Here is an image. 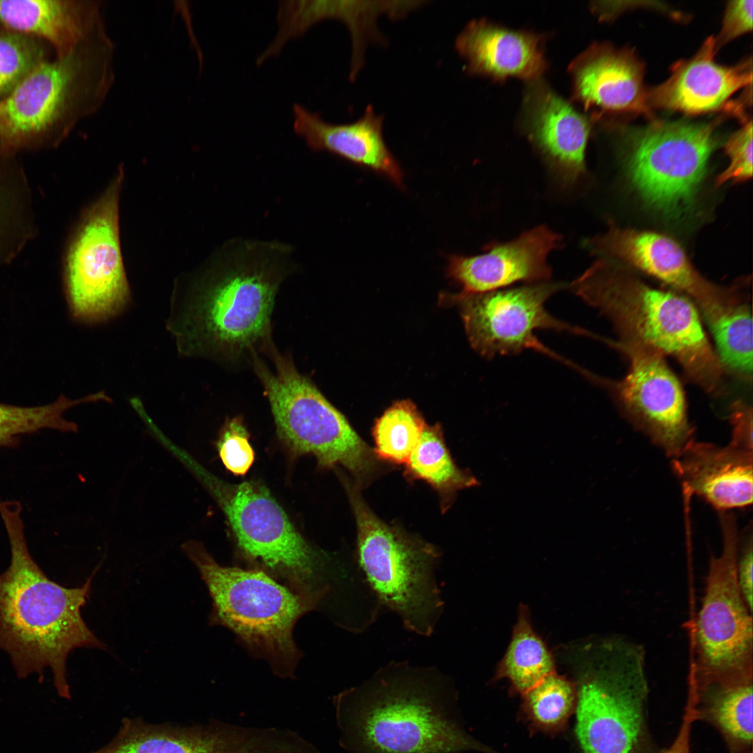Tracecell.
Instances as JSON below:
<instances>
[{
	"label": "cell",
	"instance_id": "cell-13",
	"mask_svg": "<svg viewBox=\"0 0 753 753\" xmlns=\"http://www.w3.org/2000/svg\"><path fill=\"white\" fill-rule=\"evenodd\" d=\"M714 123L655 122L637 132L628 160L642 199L668 216L692 205L715 148Z\"/></svg>",
	"mask_w": 753,
	"mask_h": 753
},
{
	"label": "cell",
	"instance_id": "cell-11",
	"mask_svg": "<svg viewBox=\"0 0 753 753\" xmlns=\"http://www.w3.org/2000/svg\"><path fill=\"white\" fill-rule=\"evenodd\" d=\"M123 172L82 214L68 243L63 268L71 317L94 326L124 312L131 301L121 250L119 198Z\"/></svg>",
	"mask_w": 753,
	"mask_h": 753
},
{
	"label": "cell",
	"instance_id": "cell-15",
	"mask_svg": "<svg viewBox=\"0 0 753 753\" xmlns=\"http://www.w3.org/2000/svg\"><path fill=\"white\" fill-rule=\"evenodd\" d=\"M565 284L544 282L485 293L458 296L465 328L472 347L492 358L526 349L548 351L536 339L537 330L586 334L583 329L550 314L545 302Z\"/></svg>",
	"mask_w": 753,
	"mask_h": 753
},
{
	"label": "cell",
	"instance_id": "cell-38",
	"mask_svg": "<svg viewBox=\"0 0 753 753\" xmlns=\"http://www.w3.org/2000/svg\"><path fill=\"white\" fill-rule=\"evenodd\" d=\"M738 542V556L736 561L737 580L742 595L752 611L753 602V545L752 531L750 528L745 530L743 539Z\"/></svg>",
	"mask_w": 753,
	"mask_h": 753
},
{
	"label": "cell",
	"instance_id": "cell-27",
	"mask_svg": "<svg viewBox=\"0 0 753 753\" xmlns=\"http://www.w3.org/2000/svg\"><path fill=\"white\" fill-rule=\"evenodd\" d=\"M34 230L26 176L12 157L0 153V265L17 257Z\"/></svg>",
	"mask_w": 753,
	"mask_h": 753
},
{
	"label": "cell",
	"instance_id": "cell-8",
	"mask_svg": "<svg viewBox=\"0 0 753 753\" xmlns=\"http://www.w3.org/2000/svg\"><path fill=\"white\" fill-rule=\"evenodd\" d=\"M271 370L259 355L251 365L264 388L280 439L296 454L312 455L325 468L342 465L360 486L378 469L374 450L352 428L311 379L301 374L290 357L275 345L266 354Z\"/></svg>",
	"mask_w": 753,
	"mask_h": 753
},
{
	"label": "cell",
	"instance_id": "cell-23",
	"mask_svg": "<svg viewBox=\"0 0 753 753\" xmlns=\"http://www.w3.org/2000/svg\"><path fill=\"white\" fill-rule=\"evenodd\" d=\"M752 451L692 441L673 460L685 491L724 511L752 502Z\"/></svg>",
	"mask_w": 753,
	"mask_h": 753
},
{
	"label": "cell",
	"instance_id": "cell-19",
	"mask_svg": "<svg viewBox=\"0 0 753 753\" xmlns=\"http://www.w3.org/2000/svg\"><path fill=\"white\" fill-rule=\"evenodd\" d=\"M573 99L585 109L649 115L644 68L630 50L590 45L570 64Z\"/></svg>",
	"mask_w": 753,
	"mask_h": 753
},
{
	"label": "cell",
	"instance_id": "cell-29",
	"mask_svg": "<svg viewBox=\"0 0 753 753\" xmlns=\"http://www.w3.org/2000/svg\"><path fill=\"white\" fill-rule=\"evenodd\" d=\"M554 671L552 653L534 631L527 608L520 607L510 642L497 667L496 677L508 679L515 691L524 694Z\"/></svg>",
	"mask_w": 753,
	"mask_h": 753
},
{
	"label": "cell",
	"instance_id": "cell-14",
	"mask_svg": "<svg viewBox=\"0 0 753 753\" xmlns=\"http://www.w3.org/2000/svg\"><path fill=\"white\" fill-rule=\"evenodd\" d=\"M607 342L625 355L630 367L620 381H600L637 426L669 456L677 457L693 441L678 379L660 352L625 339Z\"/></svg>",
	"mask_w": 753,
	"mask_h": 753
},
{
	"label": "cell",
	"instance_id": "cell-36",
	"mask_svg": "<svg viewBox=\"0 0 753 753\" xmlns=\"http://www.w3.org/2000/svg\"><path fill=\"white\" fill-rule=\"evenodd\" d=\"M729 165L716 179L720 185L729 181H743L752 176V123L750 120L733 134L725 144Z\"/></svg>",
	"mask_w": 753,
	"mask_h": 753
},
{
	"label": "cell",
	"instance_id": "cell-16",
	"mask_svg": "<svg viewBox=\"0 0 753 753\" xmlns=\"http://www.w3.org/2000/svg\"><path fill=\"white\" fill-rule=\"evenodd\" d=\"M584 245L593 253L625 262L684 292L697 302L705 317L740 298L735 289L703 278L680 245L665 235L612 225Z\"/></svg>",
	"mask_w": 753,
	"mask_h": 753
},
{
	"label": "cell",
	"instance_id": "cell-40",
	"mask_svg": "<svg viewBox=\"0 0 753 753\" xmlns=\"http://www.w3.org/2000/svg\"><path fill=\"white\" fill-rule=\"evenodd\" d=\"M697 720V695L693 690H688L687 702L678 733L671 745L661 753H690L692 728Z\"/></svg>",
	"mask_w": 753,
	"mask_h": 753
},
{
	"label": "cell",
	"instance_id": "cell-31",
	"mask_svg": "<svg viewBox=\"0 0 753 753\" xmlns=\"http://www.w3.org/2000/svg\"><path fill=\"white\" fill-rule=\"evenodd\" d=\"M708 324L722 367L751 382L752 316L750 306L742 299L725 307Z\"/></svg>",
	"mask_w": 753,
	"mask_h": 753
},
{
	"label": "cell",
	"instance_id": "cell-30",
	"mask_svg": "<svg viewBox=\"0 0 753 753\" xmlns=\"http://www.w3.org/2000/svg\"><path fill=\"white\" fill-rule=\"evenodd\" d=\"M97 392L79 399L71 400L62 395L52 403L37 406H20L0 402V447L16 446L19 436L41 429L77 432L78 427L66 420L64 413L74 406L101 401Z\"/></svg>",
	"mask_w": 753,
	"mask_h": 753
},
{
	"label": "cell",
	"instance_id": "cell-28",
	"mask_svg": "<svg viewBox=\"0 0 753 753\" xmlns=\"http://www.w3.org/2000/svg\"><path fill=\"white\" fill-rule=\"evenodd\" d=\"M405 474L409 479L429 484L439 494L444 510L457 491L478 485L471 473L459 469L452 460L439 425H427L405 464Z\"/></svg>",
	"mask_w": 753,
	"mask_h": 753
},
{
	"label": "cell",
	"instance_id": "cell-1",
	"mask_svg": "<svg viewBox=\"0 0 753 753\" xmlns=\"http://www.w3.org/2000/svg\"><path fill=\"white\" fill-rule=\"evenodd\" d=\"M289 250L273 242L229 245L204 273L175 290L166 322L180 356L236 365L274 345L271 315L291 272Z\"/></svg>",
	"mask_w": 753,
	"mask_h": 753
},
{
	"label": "cell",
	"instance_id": "cell-3",
	"mask_svg": "<svg viewBox=\"0 0 753 753\" xmlns=\"http://www.w3.org/2000/svg\"><path fill=\"white\" fill-rule=\"evenodd\" d=\"M19 502L0 499L10 549V564L0 574V650L20 678L36 674L41 680L50 669L56 692L68 699L69 654L77 648H106L81 615L96 570L79 587L49 579L29 552Z\"/></svg>",
	"mask_w": 753,
	"mask_h": 753
},
{
	"label": "cell",
	"instance_id": "cell-34",
	"mask_svg": "<svg viewBox=\"0 0 753 753\" xmlns=\"http://www.w3.org/2000/svg\"><path fill=\"white\" fill-rule=\"evenodd\" d=\"M45 57L43 41L0 29V101Z\"/></svg>",
	"mask_w": 753,
	"mask_h": 753
},
{
	"label": "cell",
	"instance_id": "cell-6",
	"mask_svg": "<svg viewBox=\"0 0 753 753\" xmlns=\"http://www.w3.org/2000/svg\"><path fill=\"white\" fill-rule=\"evenodd\" d=\"M181 548L195 565L213 602L211 621L227 627L275 674L291 677L301 653L293 639L298 620L318 604L284 586L261 570L218 564L202 543Z\"/></svg>",
	"mask_w": 753,
	"mask_h": 753
},
{
	"label": "cell",
	"instance_id": "cell-2",
	"mask_svg": "<svg viewBox=\"0 0 753 753\" xmlns=\"http://www.w3.org/2000/svg\"><path fill=\"white\" fill-rule=\"evenodd\" d=\"M452 681L439 669L390 662L333 698L339 743L347 753L489 752L452 711Z\"/></svg>",
	"mask_w": 753,
	"mask_h": 753
},
{
	"label": "cell",
	"instance_id": "cell-22",
	"mask_svg": "<svg viewBox=\"0 0 753 753\" xmlns=\"http://www.w3.org/2000/svg\"><path fill=\"white\" fill-rule=\"evenodd\" d=\"M716 52L714 38H710L694 56L677 63L667 80L648 91L649 105L687 114L707 112L751 85V61L722 66L714 61Z\"/></svg>",
	"mask_w": 753,
	"mask_h": 753
},
{
	"label": "cell",
	"instance_id": "cell-39",
	"mask_svg": "<svg viewBox=\"0 0 753 753\" xmlns=\"http://www.w3.org/2000/svg\"><path fill=\"white\" fill-rule=\"evenodd\" d=\"M733 427L730 443L738 448L752 451V408L745 402L733 404L730 413Z\"/></svg>",
	"mask_w": 753,
	"mask_h": 753
},
{
	"label": "cell",
	"instance_id": "cell-20",
	"mask_svg": "<svg viewBox=\"0 0 753 753\" xmlns=\"http://www.w3.org/2000/svg\"><path fill=\"white\" fill-rule=\"evenodd\" d=\"M542 41L538 33L475 19L459 33L455 45L469 75L529 82L542 77L547 68Z\"/></svg>",
	"mask_w": 753,
	"mask_h": 753
},
{
	"label": "cell",
	"instance_id": "cell-25",
	"mask_svg": "<svg viewBox=\"0 0 753 753\" xmlns=\"http://www.w3.org/2000/svg\"><path fill=\"white\" fill-rule=\"evenodd\" d=\"M89 753H222V750L215 721L178 727L126 718L111 741Z\"/></svg>",
	"mask_w": 753,
	"mask_h": 753
},
{
	"label": "cell",
	"instance_id": "cell-9",
	"mask_svg": "<svg viewBox=\"0 0 753 753\" xmlns=\"http://www.w3.org/2000/svg\"><path fill=\"white\" fill-rule=\"evenodd\" d=\"M577 689L583 753H649L645 652L616 637L602 643Z\"/></svg>",
	"mask_w": 753,
	"mask_h": 753
},
{
	"label": "cell",
	"instance_id": "cell-35",
	"mask_svg": "<svg viewBox=\"0 0 753 753\" xmlns=\"http://www.w3.org/2000/svg\"><path fill=\"white\" fill-rule=\"evenodd\" d=\"M217 446L223 464L230 472L236 476L248 472L254 462V452L240 418H234L226 423Z\"/></svg>",
	"mask_w": 753,
	"mask_h": 753
},
{
	"label": "cell",
	"instance_id": "cell-18",
	"mask_svg": "<svg viewBox=\"0 0 753 753\" xmlns=\"http://www.w3.org/2000/svg\"><path fill=\"white\" fill-rule=\"evenodd\" d=\"M561 241L560 235L540 225L510 241L490 244L483 254L450 256L448 274L462 287V295L501 289L519 282H548L552 269L547 259Z\"/></svg>",
	"mask_w": 753,
	"mask_h": 753
},
{
	"label": "cell",
	"instance_id": "cell-5",
	"mask_svg": "<svg viewBox=\"0 0 753 753\" xmlns=\"http://www.w3.org/2000/svg\"><path fill=\"white\" fill-rule=\"evenodd\" d=\"M114 45L106 30L71 53L38 64L0 101V153L59 143L96 113L113 83Z\"/></svg>",
	"mask_w": 753,
	"mask_h": 753
},
{
	"label": "cell",
	"instance_id": "cell-26",
	"mask_svg": "<svg viewBox=\"0 0 753 753\" xmlns=\"http://www.w3.org/2000/svg\"><path fill=\"white\" fill-rule=\"evenodd\" d=\"M697 720L723 736L730 753H752L753 678L697 685Z\"/></svg>",
	"mask_w": 753,
	"mask_h": 753
},
{
	"label": "cell",
	"instance_id": "cell-32",
	"mask_svg": "<svg viewBox=\"0 0 753 753\" xmlns=\"http://www.w3.org/2000/svg\"><path fill=\"white\" fill-rule=\"evenodd\" d=\"M427 426L416 406L402 400L388 408L373 428L377 459L406 464L418 444Z\"/></svg>",
	"mask_w": 753,
	"mask_h": 753
},
{
	"label": "cell",
	"instance_id": "cell-37",
	"mask_svg": "<svg viewBox=\"0 0 753 753\" xmlns=\"http://www.w3.org/2000/svg\"><path fill=\"white\" fill-rule=\"evenodd\" d=\"M752 0L729 1L726 8L720 34L714 38L717 51L721 45L752 29Z\"/></svg>",
	"mask_w": 753,
	"mask_h": 753
},
{
	"label": "cell",
	"instance_id": "cell-12",
	"mask_svg": "<svg viewBox=\"0 0 753 753\" xmlns=\"http://www.w3.org/2000/svg\"><path fill=\"white\" fill-rule=\"evenodd\" d=\"M223 509L241 550L294 592L317 604L331 591L326 558L303 539L263 486L244 482L224 494Z\"/></svg>",
	"mask_w": 753,
	"mask_h": 753
},
{
	"label": "cell",
	"instance_id": "cell-17",
	"mask_svg": "<svg viewBox=\"0 0 753 753\" xmlns=\"http://www.w3.org/2000/svg\"><path fill=\"white\" fill-rule=\"evenodd\" d=\"M519 125L565 183L576 182L585 173L591 122L542 77L526 82Z\"/></svg>",
	"mask_w": 753,
	"mask_h": 753
},
{
	"label": "cell",
	"instance_id": "cell-4",
	"mask_svg": "<svg viewBox=\"0 0 753 753\" xmlns=\"http://www.w3.org/2000/svg\"><path fill=\"white\" fill-rule=\"evenodd\" d=\"M569 288L608 318L621 339L671 356L705 390L722 392L724 368L687 298L654 289L604 257L593 263Z\"/></svg>",
	"mask_w": 753,
	"mask_h": 753
},
{
	"label": "cell",
	"instance_id": "cell-33",
	"mask_svg": "<svg viewBox=\"0 0 753 753\" xmlns=\"http://www.w3.org/2000/svg\"><path fill=\"white\" fill-rule=\"evenodd\" d=\"M522 694L528 718L541 731L554 732L562 729L576 709V686L555 671Z\"/></svg>",
	"mask_w": 753,
	"mask_h": 753
},
{
	"label": "cell",
	"instance_id": "cell-24",
	"mask_svg": "<svg viewBox=\"0 0 753 753\" xmlns=\"http://www.w3.org/2000/svg\"><path fill=\"white\" fill-rule=\"evenodd\" d=\"M104 29L98 1L0 0V29L48 43L56 58Z\"/></svg>",
	"mask_w": 753,
	"mask_h": 753
},
{
	"label": "cell",
	"instance_id": "cell-7",
	"mask_svg": "<svg viewBox=\"0 0 753 753\" xmlns=\"http://www.w3.org/2000/svg\"><path fill=\"white\" fill-rule=\"evenodd\" d=\"M347 487L356 524L357 561L369 586L407 630L430 636L444 607L436 575L440 552L383 522L365 501L359 485Z\"/></svg>",
	"mask_w": 753,
	"mask_h": 753
},
{
	"label": "cell",
	"instance_id": "cell-21",
	"mask_svg": "<svg viewBox=\"0 0 753 753\" xmlns=\"http://www.w3.org/2000/svg\"><path fill=\"white\" fill-rule=\"evenodd\" d=\"M295 133L312 151H327L370 169L403 186V172L385 142L383 116L369 105L357 121L334 124L296 103L292 107Z\"/></svg>",
	"mask_w": 753,
	"mask_h": 753
},
{
	"label": "cell",
	"instance_id": "cell-10",
	"mask_svg": "<svg viewBox=\"0 0 753 753\" xmlns=\"http://www.w3.org/2000/svg\"><path fill=\"white\" fill-rule=\"evenodd\" d=\"M720 522L722 550L710 559L696 619V658L690 676L697 685L753 678L752 611L737 580L736 520L721 512Z\"/></svg>",
	"mask_w": 753,
	"mask_h": 753
}]
</instances>
